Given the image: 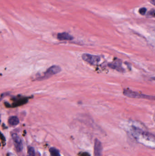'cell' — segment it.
<instances>
[{
  "label": "cell",
  "mask_w": 155,
  "mask_h": 156,
  "mask_svg": "<svg viewBox=\"0 0 155 156\" xmlns=\"http://www.w3.org/2000/svg\"><path fill=\"white\" fill-rule=\"evenodd\" d=\"M82 58L85 62L93 65H97L101 60V58L99 56L89 53H84L82 55Z\"/></svg>",
  "instance_id": "3957f363"
},
{
  "label": "cell",
  "mask_w": 155,
  "mask_h": 156,
  "mask_svg": "<svg viewBox=\"0 0 155 156\" xmlns=\"http://www.w3.org/2000/svg\"><path fill=\"white\" fill-rule=\"evenodd\" d=\"M123 94H124L125 96L130 98L145 99L153 100H155L154 96H150L143 94H140L139 93L132 91L131 89H125L123 91Z\"/></svg>",
  "instance_id": "7a4b0ae2"
},
{
  "label": "cell",
  "mask_w": 155,
  "mask_h": 156,
  "mask_svg": "<svg viewBox=\"0 0 155 156\" xmlns=\"http://www.w3.org/2000/svg\"><path fill=\"white\" fill-rule=\"evenodd\" d=\"M102 147L101 142L96 139L94 144V155L95 156H102Z\"/></svg>",
  "instance_id": "5b68a950"
},
{
  "label": "cell",
  "mask_w": 155,
  "mask_h": 156,
  "mask_svg": "<svg viewBox=\"0 0 155 156\" xmlns=\"http://www.w3.org/2000/svg\"><path fill=\"white\" fill-rule=\"evenodd\" d=\"M147 16L149 17H154L155 16V10L154 9L151 10L147 13Z\"/></svg>",
  "instance_id": "8fae6325"
},
{
  "label": "cell",
  "mask_w": 155,
  "mask_h": 156,
  "mask_svg": "<svg viewBox=\"0 0 155 156\" xmlns=\"http://www.w3.org/2000/svg\"><path fill=\"white\" fill-rule=\"evenodd\" d=\"M61 68L59 66L53 65L51 66L47 69L45 73L43 75L36 78V80H42L50 78L54 75L60 73L61 71Z\"/></svg>",
  "instance_id": "6da1fadb"
},
{
  "label": "cell",
  "mask_w": 155,
  "mask_h": 156,
  "mask_svg": "<svg viewBox=\"0 0 155 156\" xmlns=\"http://www.w3.org/2000/svg\"><path fill=\"white\" fill-rule=\"evenodd\" d=\"M151 3L153 5H155V0H152V1H151Z\"/></svg>",
  "instance_id": "4fadbf2b"
},
{
  "label": "cell",
  "mask_w": 155,
  "mask_h": 156,
  "mask_svg": "<svg viewBox=\"0 0 155 156\" xmlns=\"http://www.w3.org/2000/svg\"><path fill=\"white\" fill-rule=\"evenodd\" d=\"M19 123V120L17 116H11L8 119V123L11 126H15Z\"/></svg>",
  "instance_id": "ba28073f"
},
{
  "label": "cell",
  "mask_w": 155,
  "mask_h": 156,
  "mask_svg": "<svg viewBox=\"0 0 155 156\" xmlns=\"http://www.w3.org/2000/svg\"><path fill=\"white\" fill-rule=\"evenodd\" d=\"M57 38L61 41H70L73 39V37L69 34L68 33H60L57 35Z\"/></svg>",
  "instance_id": "8992f818"
},
{
  "label": "cell",
  "mask_w": 155,
  "mask_h": 156,
  "mask_svg": "<svg viewBox=\"0 0 155 156\" xmlns=\"http://www.w3.org/2000/svg\"><path fill=\"white\" fill-rule=\"evenodd\" d=\"M28 154L29 156H35V151L33 147H29L28 150Z\"/></svg>",
  "instance_id": "30bf717a"
},
{
  "label": "cell",
  "mask_w": 155,
  "mask_h": 156,
  "mask_svg": "<svg viewBox=\"0 0 155 156\" xmlns=\"http://www.w3.org/2000/svg\"><path fill=\"white\" fill-rule=\"evenodd\" d=\"M146 11H147V10L146 8L143 7V8H141V9H140L139 11V13L141 15H144L146 13Z\"/></svg>",
  "instance_id": "7c38bea8"
},
{
  "label": "cell",
  "mask_w": 155,
  "mask_h": 156,
  "mask_svg": "<svg viewBox=\"0 0 155 156\" xmlns=\"http://www.w3.org/2000/svg\"><path fill=\"white\" fill-rule=\"evenodd\" d=\"M109 66L112 69H116L118 71H121L123 70L121 65V64L120 63L119 61H114L113 63L110 64Z\"/></svg>",
  "instance_id": "52a82bcc"
},
{
  "label": "cell",
  "mask_w": 155,
  "mask_h": 156,
  "mask_svg": "<svg viewBox=\"0 0 155 156\" xmlns=\"http://www.w3.org/2000/svg\"><path fill=\"white\" fill-rule=\"evenodd\" d=\"M13 143L14 144L15 147L18 152H21L23 149V146L22 140L18 135L13 133L12 135Z\"/></svg>",
  "instance_id": "277c9868"
},
{
  "label": "cell",
  "mask_w": 155,
  "mask_h": 156,
  "mask_svg": "<svg viewBox=\"0 0 155 156\" xmlns=\"http://www.w3.org/2000/svg\"><path fill=\"white\" fill-rule=\"evenodd\" d=\"M49 151L51 156H60L59 151L55 147H51Z\"/></svg>",
  "instance_id": "9c48e42d"
}]
</instances>
